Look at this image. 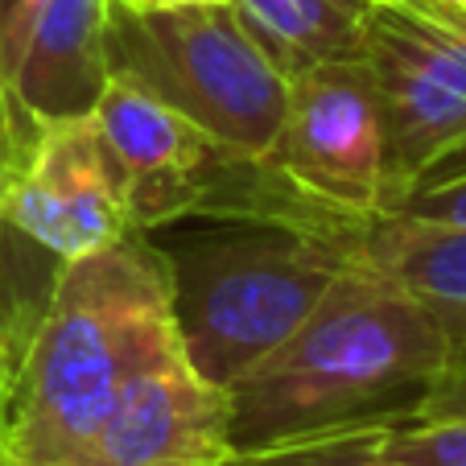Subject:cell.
<instances>
[{"label": "cell", "mask_w": 466, "mask_h": 466, "mask_svg": "<svg viewBox=\"0 0 466 466\" xmlns=\"http://www.w3.org/2000/svg\"><path fill=\"white\" fill-rule=\"evenodd\" d=\"M177 343L169 260L137 236L54 268L13 363L0 450L29 462L91 466L120 384Z\"/></svg>", "instance_id": "6da1fadb"}, {"label": "cell", "mask_w": 466, "mask_h": 466, "mask_svg": "<svg viewBox=\"0 0 466 466\" xmlns=\"http://www.w3.org/2000/svg\"><path fill=\"white\" fill-rule=\"evenodd\" d=\"M446 360L441 326L413 298L347 264L322 306L228 388L236 454L405 421Z\"/></svg>", "instance_id": "7a4b0ae2"}, {"label": "cell", "mask_w": 466, "mask_h": 466, "mask_svg": "<svg viewBox=\"0 0 466 466\" xmlns=\"http://www.w3.org/2000/svg\"><path fill=\"white\" fill-rule=\"evenodd\" d=\"M347 256L309 231L211 239L169 260V306L182 355L203 380L231 388L322 306Z\"/></svg>", "instance_id": "3957f363"}, {"label": "cell", "mask_w": 466, "mask_h": 466, "mask_svg": "<svg viewBox=\"0 0 466 466\" xmlns=\"http://www.w3.org/2000/svg\"><path fill=\"white\" fill-rule=\"evenodd\" d=\"M112 71L190 120L231 157H268L285 120L289 79L228 5L132 13L107 5Z\"/></svg>", "instance_id": "277c9868"}, {"label": "cell", "mask_w": 466, "mask_h": 466, "mask_svg": "<svg viewBox=\"0 0 466 466\" xmlns=\"http://www.w3.org/2000/svg\"><path fill=\"white\" fill-rule=\"evenodd\" d=\"M264 166L318 211L343 219L384 211V132L368 66L335 62L293 75Z\"/></svg>", "instance_id": "5b68a950"}, {"label": "cell", "mask_w": 466, "mask_h": 466, "mask_svg": "<svg viewBox=\"0 0 466 466\" xmlns=\"http://www.w3.org/2000/svg\"><path fill=\"white\" fill-rule=\"evenodd\" d=\"M0 223L58 264L132 236L128 182L96 116L37 124L0 190Z\"/></svg>", "instance_id": "8992f818"}, {"label": "cell", "mask_w": 466, "mask_h": 466, "mask_svg": "<svg viewBox=\"0 0 466 466\" xmlns=\"http://www.w3.org/2000/svg\"><path fill=\"white\" fill-rule=\"evenodd\" d=\"M228 388L203 380L169 343L120 384L96 433L91 466H231Z\"/></svg>", "instance_id": "52a82bcc"}, {"label": "cell", "mask_w": 466, "mask_h": 466, "mask_svg": "<svg viewBox=\"0 0 466 466\" xmlns=\"http://www.w3.org/2000/svg\"><path fill=\"white\" fill-rule=\"evenodd\" d=\"M91 116L128 182L132 231H149L198 207L203 177L219 149L190 120L120 71H112Z\"/></svg>", "instance_id": "ba28073f"}, {"label": "cell", "mask_w": 466, "mask_h": 466, "mask_svg": "<svg viewBox=\"0 0 466 466\" xmlns=\"http://www.w3.org/2000/svg\"><path fill=\"white\" fill-rule=\"evenodd\" d=\"M363 66L376 87L388 177L384 211H392L433 169L466 153V96L430 75L376 25H368Z\"/></svg>", "instance_id": "9c48e42d"}, {"label": "cell", "mask_w": 466, "mask_h": 466, "mask_svg": "<svg viewBox=\"0 0 466 466\" xmlns=\"http://www.w3.org/2000/svg\"><path fill=\"white\" fill-rule=\"evenodd\" d=\"M351 268L380 277L413 298L450 343L466 351V228L417 223L400 215H360L326 236Z\"/></svg>", "instance_id": "30bf717a"}, {"label": "cell", "mask_w": 466, "mask_h": 466, "mask_svg": "<svg viewBox=\"0 0 466 466\" xmlns=\"http://www.w3.org/2000/svg\"><path fill=\"white\" fill-rule=\"evenodd\" d=\"M112 79L107 0H50L13 79V107L34 141L37 124L91 116Z\"/></svg>", "instance_id": "8fae6325"}, {"label": "cell", "mask_w": 466, "mask_h": 466, "mask_svg": "<svg viewBox=\"0 0 466 466\" xmlns=\"http://www.w3.org/2000/svg\"><path fill=\"white\" fill-rule=\"evenodd\" d=\"M231 9L281 66L285 79L314 66L363 62L371 0H231Z\"/></svg>", "instance_id": "7c38bea8"}, {"label": "cell", "mask_w": 466, "mask_h": 466, "mask_svg": "<svg viewBox=\"0 0 466 466\" xmlns=\"http://www.w3.org/2000/svg\"><path fill=\"white\" fill-rule=\"evenodd\" d=\"M42 248H34L29 239H21L13 228L0 223V339L13 347V355H21L34 318L46 301L54 273L42 277L34 268V256Z\"/></svg>", "instance_id": "4fadbf2b"}, {"label": "cell", "mask_w": 466, "mask_h": 466, "mask_svg": "<svg viewBox=\"0 0 466 466\" xmlns=\"http://www.w3.org/2000/svg\"><path fill=\"white\" fill-rule=\"evenodd\" d=\"M380 454L396 466H466V417L454 421H392Z\"/></svg>", "instance_id": "5bb4252c"}, {"label": "cell", "mask_w": 466, "mask_h": 466, "mask_svg": "<svg viewBox=\"0 0 466 466\" xmlns=\"http://www.w3.org/2000/svg\"><path fill=\"white\" fill-rule=\"evenodd\" d=\"M388 215L417 223H441V228H466V169L454 174H430L421 186L400 198Z\"/></svg>", "instance_id": "9a60e30c"}, {"label": "cell", "mask_w": 466, "mask_h": 466, "mask_svg": "<svg viewBox=\"0 0 466 466\" xmlns=\"http://www.w3.org/2000/svg\"><path fill=\"white\" fill-rule=\"evenodd\" d=\"M50 0H0V87H5V99H9V112L17 120V107H13V79H17V66H21V54L29 46V34H34L37 17ZM21 141L29 149V137L17 120Z\"/></svg>", "instance_id": "2e32d148"}, {"label": "cell", "mask_w": 466, "mask_h": 466, "mask_svg": "<svg viewBox=\"0 0 466 466\" xmlns=\"http://www.w3.org/2000/svg\"><path fill=\"white\" fill-rule=\"evenodd\" d=\"M454 417H466V351L450 355L438 380L425 388L421 405L405 421H454Z\"/></svg>", "instance_id": "e0dca14e"}, {"label": "cell", "mask_w": 466, "mask_h": 466, "mask_svg": "<svg viewBox=\"0 0 466 466\" xmlns=\"http://www.w3.org/2000/svg\"><path fill=\"white\" fill-rule=\"evenodd\" d=\"M107 5L132 13H157V9H194V5H228V0H107Z\"/></svg>", "instance_id": "ac0fdd59"}, {"label": "cell", "mask_w": 466, "mask_h": 466, "mask_svg": "<svg viewBox=\"0 0 466 466\" xmlns=\"http://www.w3.org/2000/svg\"><path fill=\"white\" fill-rule=\"evenodd\" d=\"M13 363H17V355H13V347L0 339V430H5V400H9V380H13Z\"/></svg>", "instance_id": "d6986e66"}, {"label": "cell", "mask_w": 466, "mask_h": 466, "mask_svg": "<svg viewBox=\"0 0 466 466\" xmlns=\"http://www.w3.org/2000/svg\"><path fill=\"white\" fill-rule=\"evenodd\" d=\"M0 466H66V462H29V458H13L0 450Z\"/></svg>", "instance_id": "ffe728a7"}, {"label": "cell", "mask_w": 466, "mask_h": 466, "mask_svg": "<svg viewBox=\"0 0 466 466\" xmlns=\"http://www.w3.org/2000/svg\"><path fill=\"white\" fill-rule=\"evenodd\" d=\"M441 5H454V9H466V0H441Z\"/></svg>", "instance_id": "44dd1931"}, {"label": "cell", "mask_w": 466, "mask_h": 466, "mask_svg": "<svg viewBox=\"0 0 466 466\" xmlns=\"http://www.w3.org/2000/svg\"><path fill=\"white\" fill-rule=\"evenodd\" d=\"M371 5H388V0H371Z\"/></svg>", "instance_id": "7402d4cb"}, {"label": "cell", "mask_w": 466, "mask_h": 466, "mask_svg": "<svg viewBox=\"0 0 466 466\" xmlns=\"http://www.w3.org/2000/svg\"><path fill=\"white\" fill-rule=\"evenodd\" d=\"M392 466H396V462H392Z\"/></svg>", "instance_id": "603a6c76"}]
</instances>
